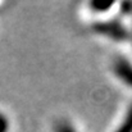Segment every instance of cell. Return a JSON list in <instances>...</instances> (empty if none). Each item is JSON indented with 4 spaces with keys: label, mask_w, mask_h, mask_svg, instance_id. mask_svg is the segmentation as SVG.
<instances>
[{
    "label": "cell",
    "mask_w": 132,
    "mask_h": 132,
    "mask_svg": "<svg viewBox=\"0 0 132 132\" xmlns=\"http://www.w3.org/2000/svg\"><path fill=\"white\" fill-rule=\"evenodd\" d=\"M130 43L132 44V27H131V36H130Z\"/></svg>",
    "instance_id": "obj_7"
},
{
    "label": "cell",
    "mask_w": 132,
    "mask_h": 132,
    "mask_svg": "<svg viewBox=\"0 0 132 132\" xmlns=\"http://www.w3.org/2000/svg\"><path fill=\"white\" fill-rule=\"evenodd\" d=\"M112 132H132V103L127 106L119 123L114 127Z\"/></svg>",
    "instance_id": "obj_5"
},
{
    "label": "cell",
    "mask_w": 132,
    "mask_h": 132,
    "mask_svg": "<svg viewBox=\"0 0 132 132\" xmlns=\"http://www.w3.org/2000/svg\"><path fill=\"white\" fill-rule=\"evenodd\" d=\"M119 3L116 1H91L87 4V12L94 17V21L106 19L116 17V13L118 12L117 8H119Z\"/></svg>",
    "instance_id": "obj_3"
},
{
    "label": "cell",
    "mask_w": 132,
    "mask_h": 132,
    "mask_svg": "<svg viewBox=\"0 0 132 132\" xmlns=\"http://www.w3.org/2000/svg\"><path fill=\"white\" fill-rule=\"evenodd\" d=\"M12 122L6 113L0 110V132H10Z\"/></svg>",
    "instance_id": "obj_6"
},
{
    "label": "cell",
    "mask_w": 132,
    "mask_h": 132,
    "mask_svg": "<svg viewBox=\"0 0 132 132\" xmlns=\"http://www.w3.org/2000/svg\"><path fill=\"white\" fill-rule=\"evenodd\" d=\"M53 132H81L80 128L69 118H58L53 122Z\"/></svg>",
    "instance_id": "obj_4"
},
{
    "label": "cell",
    "mask_w": 132,
    "mask_h": 132,
    "mask_svg": "<svg viewBox=\"0 0 132 132\" xmlns=\"http://www.w3.org/2000/svg\"><path fill=\"white\" fill-rule=\"evenodd\" d=\"M91 31L96 36L106 39L112 43L117 44H123L127 41L130 43L131 27H128L122 19L117 17L94 21V23L91 24Z\"/></svg>",
    "instance_id": "obj_1"
},
{
    "label": "cell",
    "mask_w": 132,
    "mask_h": 132,
    "mask_svg": "<svg viewBox=\"0 0 132 132\" xmlns=\"http://www.w3.org/2000/svg\"><path fill=\"white\" fill-rule=\"evenodd\" d=\"M110 72L125 87L132 90V60L125 55H117L110 62Z\"/></svg>",
    "instance_id": "obj_2"
}]
</instances>
